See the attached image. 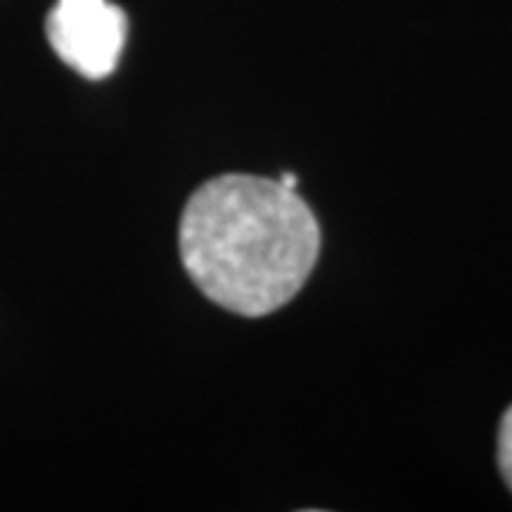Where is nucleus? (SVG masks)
I'll use <instances>...</instances> for the list:
<instances>
[{"mask_svg":"<svg viewBox=\"0 0 512 512\" xmlns=\"http://www.w3.org/2000/svg\"><path fill=\"white\" fill-rule=\"evenodd\" d=\"M190 280L221 309L259 318L290 304L320 252L316 216L297 190L228 174L195 190L181 219Z\"/></svg>","mask_w":512,"mask_h":512,"instance_id":"obj_1","label":"nucleus"},{"mask_svg":"<svg viewBox=\"0 0 512 512\" xmlns=\"http://www.w3.org/2000/svg\"><path fill=\"white\" fill-rule=\"evenodd\" d=\"M280 183H283L285 188L297 190V176H294V174H283V178H280Z\"/></svg>","mask_w":512,"mask_h":512,"instance_id":"obj_4","label":"nucleus"},{"mask_svg":"<svg viewBox=\"0 0 512 512\" xmlns=\"http://www.w3.org/2000/svg\"><path fill=\"white\" fill-rule=\"evenodd\" d=\"M498 465H501L505 482L512 489V406L505 411L501 432H498Z\"/></svg>","mask_w":512,"mask_h":512,"instance_id":"obj_3","label":"nucleus"},{"mask_svg":"<svg viewBox=\"0 0 512 512\" xmlns=\"http://www.w3.org/2000/svg\"><path fill=\"white\" fill-rule=\"evenodd\" d=\"M128 19L110 0H57L46 19L55 55L91 81L107 79L124 53Z\"/></svg>","mask_w":512,"mask_h":512,"instance_id":"obj_2","label":"nucleus"}]
</instances>
